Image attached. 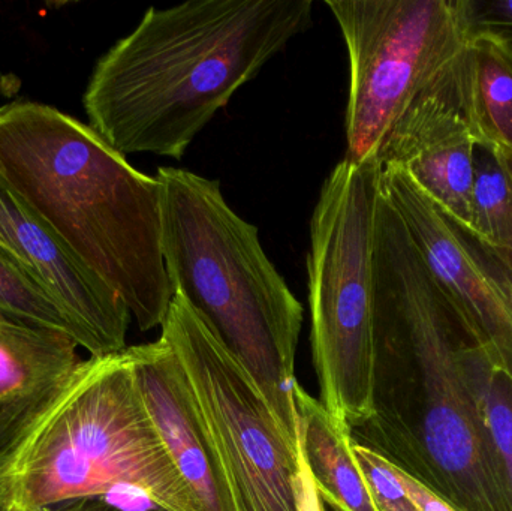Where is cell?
Instances as JSON below:
<instances>
[{
	"label": "cell",
	"mask_w": 512,
	"mask_h": 511,
	"mask_svg": "<svg viewBox=\"0 0 512 511\" xmlns=\"http://www.w3.org/2000/svg\"><path fill=\"white\" fill-rule=\"evenodd\" d=\"M0 511H14V510H0Z\"/></svg>",
	"instance_id": "27"
},
{
	"label": "cell",
	"mask_w": 512,
	"mask_h": 511,
	"mask_svg": "<svg viewBox=\"0 0 512 511\" xmlns=\"http://www.w3.org/2000/svg\"><path fill=\"white\" fill-rule=\"evenodd\" d=\"M30 511H170L159 504L149 492L138 486L125 485L107 494L83 500L68 501L53 507Z\"/></svg>",
	"instance_id": "21"
},
{
	"label": "cell",
	"mask_w": 512,
	"mask_h": 511,
	"mask_svg": "<svg viewBox=\"0 0 512 511\" xmlns=\"http://www.w3.org/2000/svg\"><path fill=\"white\" fill-rule=\"evenodd\" d=\"M502 150H504V149H502ZM504 153H505V158H507L508 165H510V170L512 173V153L508 152V150H504Z\"/></svg>",
	"instance_id": "25"
},
{
	"label": "cell",
	"mask_w": 512,
	"mask_h": 511,
	"mask_svg": "<svg viewBox=\"0 0 512 511\" xmlns=\"http://www.w3.org/2000/svg\"><path fill=\"white\" fill-rule=\"evenodd\" d=\"M295 495H297V511H327L300 446H298V474L297 480H295Z\"/></svg>",
	"instance_id": "23"
},
{
	"label": "cell",
	"mask_w": 512,
	"mask_h": 511,
	"mask_svg": "<svg viewBox=\"0 0 512 511\" xmlns=\"http://www.w3.org/2000/svg\"><path fill=\"white\" fill-rule=\"evenodd\" d=\"M126 353L144 407L201 511H237L221 456L170 345L159 338Z\"/></svg>",
	"instance_id": "11"
},
{
	"label": "cell",
	"mask_w": 512,
	"mask_h": 511,
	"mask_svg": "<svg viewBox=\"0 0 512 511\" xmlns=\"http://www.w3.org/2000/svg\"><path fill=\"white\" fill-rule=\"evenodd\" d=\"M379 188L433 278L512 383V297L478 254L472 230L439 209L402 168L381 167Z\"/></svg>",
	"instance_id": "9"
},
{
	"label": "cell",
	"mask_w": 512,
	"mask_h": 511,
	"mask_svg": "<svg viewBox=\"0 0 512 511\" xmlns=\"http://www.w3.org/2000/svg\"><path fill=\"white\" fill-rule=\"evenodd\" d=\"M463 366L512 489V383L475 339L463 350Z\"/></svg>",
	"instance_id": "17"
},
{
	"label": "cell",
	"mask_w": 512,
	"mask_h": 511,
	"mask_svg": "<svg viewBox=\"0 0 512 511\" xmlns=\"http://www.w3.org/2000/svg\"><path fill=\"white\" fill-rule=\"evenodd\" d=\"M391 468H393L394 474H396L397 479L402 483L403 488H405L406 494L411 498L412 503L417 506V509L420 511H460L450 503V501L445 500L444 497L438 494L435 489L427 486L426 483L418 480L417 477L411 476V474L406 473L402 468L396 467V465L391 464Z\"/></svg>",
	"instance_id": "22"
},
{
	"label": "cell",
	"mask_w": 512,
	"mask_h": 511,
	"mask_svg": "<svg viewBox=\"0 0 512 511\" xmlns=\"http://www.w3.org/2000/svg\"><path fill=\"white\" fill-rule=\"evenodd\" d=\"M0 177L87 270L119 294L141 332L174 291L162 254L161 186L89 123L50 105L0 107Z\"/></svg>",
	"instance_id": "3"
},
{
	"label": "cell",
	"mask_w": 512,
	"mask_h": 511,
	"mask_svg": "<svg viewBox=\"0 0 512 511\" xmlns=\"http://www.w3.org/2000/svg\"><path fill=\"white\" fill-rule=\"evenodd\" d=\"M312 0H189L147 9L93 68L89 126L122 153L180 161L262 66L312 26Z\"/></svg>",
	"instance_id": "2"
},
{
	"label": "cell",
	"mask_w": 512,
	"mask_h": 511,
	"mask_svg": "<svg viewBox=\"0 0 512 511\" xmlns=\"http://www.w3.org/2000/svg\"><path fill=\"white\" fill-rule=\"evenodd\" d=\"M472 110L480 140L512 153V51L502 42L472 41Z\"/></svg>",
	"instance_id": "15"
},
{
	"label": "cell",
	"mask_w": 512,
	"mask_h": 511,
	"mask_svg": "<svg viewBox=\"0 0 512 511\" xmlns=\"http://www.w3.org/2000/svg\"><path fill=\"white\" fill-rule=\"evenodd\" d=\"M349 57L346 155L376 161L397 123L465 80L472 42L457 0H327Z\"/></svg>",
	"instance_id": "7"
},
{
	"label": "cell",
	"mask_w": 512,
	"mask_h": 511,
	"mask_svg": "<svg viewBox=\"0 0 512 511\" xmlns=\"http://www.w3.org/2000/svg\"><path fill=\"white\" fill-rule=\"evenodd\" d=\"M170 511H201L138 392L126 348L81 360L0 443V510L30 511L119 486Z\"/></svg>",
	"instance_id": "5"
},
{
	"label": "cell",
	"mask_w": 512,
	"mask_h": 511,
	"mask_svg": "<svg viewBox=\"0 0 512 511\" xmlns=\"http://www.w3.org/2000/svg\"><path fill=\"white\" fill-rule=\"evenodd\" d=\"M478 138L459 135L430 144L409 156L399 168L448 216L472 230L474 149Z\"/></svg>",
	"instance_id": "14"
},
{
	"label": "cell",
	"mask_w": 512,
	"mask_h": 511,
	"mask_svg": "<svg viewBox=\"0 0 512 511\" xmlns=\"http://www.w3.org/2000/svg\"><path fill=\"white\" fill-rule=\"evenodd\" d=\"M354 453L379 511H420L406 494L387 459L358 444H354Z\"/></svg>",
	"instance_id": "19"
},
{
	"label": "cell",
	"mask_w": 512,
	"mask_h": 511,
	"mask_svg": "<svg viewBox=\"0 0 512 511\" xmlns=\"http://www.w3.org/2000/svg\"><path fill=\"white\" fill-rule=\"evenodd\" d=\"M78 348L68 333L0 312V443L71 377Z\"/></svg>",
	"instance_id": "12"
},
{
	"label": "cell",
	"mask_w": 512,
	"mask_h": 511,
	"mask_svg": "<svg viewBox=\"0 0 512 511\" xmlns=\"http://www.w3.org/2000/svg\"><path fill=\"white\" fill-rule=\"evenodd\" d=\"M507 45L508 48H510V50L512 51V44H505Z\"/></svg>",
	"instance_id": "26"
},
{
	"label": "cell",
	"mask_w": 512,
	"mask_h": 511,
	"mask_svg": "<svg viewBox=\"0 0 512 511\" xmlns=\"http://www.w3.org/2000/svg\"><path fill=\"white\" fill-rule=\"evenodd\" d=\"M298 446L322 498L345 511H379L358 467L348 426L337 423L300 384L294 390Z\"/></svg>",
	"instance_id": "13"
},
{
	"label": "cell",
	"mask_w": 512,
	"mask_h": 511,
	"mask_svg": "<svg viewBox=\"0 0 512 511\" xmlns=\"http://www.w3.org/2000/svg\"><path fill=\"white\" fill-rule=\"evenodd\" d=\"M474 170L472 231L493 248L512 255V173L504 150L477 140Z\"/></svg>",
	"instance_id": "16"
},
{
	"label": "cell",
	"mask_w": 512,
	"mask_h": 511,
	"mask_svg": "<svg viewBox=\"0 0 512 511\" xmlns=\"http://www.w3.org/2000/svg\"><path fill=\"white\" fill-rule=\"evenodd\" d=\"M322 500H324L325 507H327V511H345L342 509V507L337 506V504L334 503V501L328 500V498H322Z\"/></svg>",
	"instance_id": "24"
},
{
	"label": "cell",
	"mask_w": 512,
	"mask_h": 511,
	"mask_svg": "<svg viewBox=\"0 0 512 511\" xmlns=\"http://www.w3.org/2000/svg\"><path fill=\"white\" fill-rule=\"evenodd\" d=\"M155 177L171 288L245 366L298 446L295 357L303 305L268 260L258 228L234 212L218 180L173 167L158 168Z\"/></svg>",
	"instance_id": "4"
},
{
	"label": "cell",
	"mask_w": 512,
	"mask_h": 511,
	"mask_svg": "<svg viewBox=\"0 0 512 511\" xmlns=\"http://www.w3.org/2000/svg\"><path fill=\"white\" fill-rule=\"evenodd\" d=\"M161 329L191 384L237 511H297L298 446L254 378L182 294L174 293Z\"/></svg>",
	"instance_id": "8"
},
{
	"label": "cell",
	"mask_w": 512,
	"mask_h": 511,
	"mask_svg": "<svg viewBox=\"0 0 512 511\" xmlns=\"http://www.w3.org/2000/svg\"><path fill=\"white\" fill-rule=\"evenodd\" d=\"M457 8L469 41L512 44V0H457Z\"/></svg>",
	"instance_id": "20"
},
{
	"label": "cell",
	"mask_w": 512,
	"mask_h": 511,
	"mask_svg": "<svg viewBox=\"0 0 512 511\" xmlns=\"http://www.w3.org/2000/svg\"><path fill=\"white\" fill-rule=\"evenodd\" d=\"M373 287V414L349 428L352 443L417 479L430 473L460 511H512L507 471L463 366L474 335L381 188Z\"/></svg>",
	"instance_id": "1"
},
{
	"label": "cell",
	"mask_w": 512,
	"mask_h": 511,
	"mask_svg": "<svg viewBox=\"0 0 512 511\" xmlns=\"http://www.w3.org/2000/svg\"><path fill=\"white\" fill-rule=\"evenodd\" d=\"M381 165L343 158L310 219V350L319 402L342 425L373 414L376 209Z\"/></svg>",
	"instance_id": "6"
},
{
	"label": "cell",
	"mask_w": 512,
	"mask_h": 511,
	"mask_svg": "<svg viewBox=\"0 0 512 511\" xmlns=\"http://www.w3.org/2000/svg\"><path fill=\"white\" fill-rule=\"evenodd\" d=\"M0 257L47 291L90 357L125 350L131 312L119 294L75 260L0 177Z\"/></svg>",
	"instance_id": "10"
},
{
	"label": "cell",
	"mask_w": 512,
	"mask_h": 511,
	"mask_svg": "<svg viewBox=\"0 0 512 511\" xmlns=\"http://www.w3.org/2000/svg\"><path fill=\"white\" fill-rule=\"evenodd\" d=\"M0 312L33 326L59 330L72 336L60 306L32 279L0 257Z\"/></svg>",
	"instance_id": "18"
}]
</instances>
